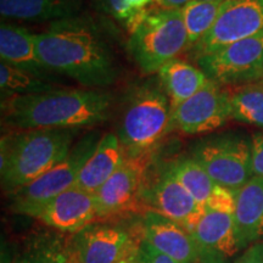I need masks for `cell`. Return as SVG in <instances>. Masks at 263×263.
<instances>
[{"instance_id":"cell-1","label":"cell","mask_w":263,"mask_h":263,"mask_svg":"<svg viewBox=\"0 0 263 263\" xmlns=\"http://www.w3.org/2000/svg\"><path fill=\"white\" fill-rule=\"evenodd\" d=\"M41 61L54 73L64 74L88 89H103L118 78V66L104 33L90 17L52 22L35 34Z\"/></svg>"},{"instance_id":"cell-2","label":"cell","mask_w":263,"mask_h":263,"mask_svg":"<svg viewBox=\"0 0 263 263\" xmlns=\"http://www.w3.org/2000/svg\"><path fill=\"white\" fill-rule=\"evenodd\" d=\"M111 103V95L101 89L57 88L45 93L6 98L2 105L3 122L22 130H76L105 122Z\"/></svg>"},{"instance_id":"cell-3","label":"cell","mask_w":263,"mask_h":263,"mask_svg":"<svg viewBox=\"0 0 263 263\" xmlns=\"http://www.w3.org/2000/svg\"><path fill=\"white\" fill-rule=\"evenodd\" d=\"M74 130L31 129L2 138V183L10 194L28 185L67 157Z\"/></svg>"},{"instance_id":"cell-4","label":"cell","mask_w":263,"mask_h":263,"mask_svg":"<svg viewBox=\"0 0 263 263\" xmlns=\"http://www.w3.org/2000/svg\"><path fill=\"white\" fill-rule=\"evenodd\" d=\"M172 105L159 78L130 95L121 117L118 137L127 156L150 155L172 127Z\"/></svg>"},{"instance_id":"cell-5","label":"cell","mask_w":263,"mask_h":263,"mask_svg":"<svg viewBox=\"0 0 263 263\" xmlns=\"http://www.w3.org/2000/svg\"><path fill=\"white\" fill-rule=\"evenodd\" d=\"M189 48L182 11L154 6L129 32L127 50L146 73L159 72L164 65Z\"/></svg>"},{"instance_id":"cell-6","label":"cell","mask_w":263,"mask_h":263,"mask_svg":"<svg viewBox=\"0 0 263 263\" xmlns=\"http://www.w3.org/2000/svg\"><path fill=\"white\" fill-rule=\"evenodd\" d=\"M100 139L98 130L81 138L65 160L38 179L11 194L12 210L21 215L35 217L45 203L74 186L82 168L93 155Z\"/></svg>"},{"instance_id":"cell-7","label":"cell","mask_w":263,"mask_h":263,"mask_svg":"<svg viewBox=\"0 0 263 263\" xmlns=\"http://www.w3.org/2000/svg\"><path fill=\"white\" fill-rule=\"evenodd\" d=\"M193 159L216 184L234 192L254 177L251 141L242 137L223 136L201 141L194 150Z\"/></svg>"},{"instance_id":"cell-8","label":"cell","mask_w":263,"mask_h":263,"mask_svg":"<svg viewBox=\"0 0 263 263\" xmlns=\"http://www.w3.org/2000/svg\"><path fill=\"white\" fill-rule=\"evenodd\" d=\"M197 65L221 85L257 82L263 78V32L199 58Z\"/></svg>"},{"instance_id":"cell-9","label":"cell","mask_w":263,"mask_h":263,"mask_svg":"<svg viewBox=\"0 0 263 263\" xmlns=\"http://www.w3.org/2000/svg\"><path fill=\"white\" fill-rule=\"evenodd\" d=\"M263 32V0H227L215 25L194 47L196 59Z\"/></svg>"},{"instance_id":"cell-10","label":"cell","mask_w":263,"mask_h":263,"mask_svg":"<svg viewBox=\"0 0 263 263\" xmlns=\"http://www.w3.org/2000/svg\"><path fill=\"white\" fill-rule=\"evenodd\" d=\"M229 118V90L209 78L202 89L173 108L172 127L185 134H200L216 130Z\"/></svg>"},{"instance_id":"cell-11","label":"cell","mask_w":263,"mask_h":263,"mask_svg":"<svg viewBox=\"0 0 263 263\" xmlns=\"http://www.w3.org/2000/svg\"><path fill=\"white\" fill-rule=\"evenodd\" d=\"M149 155L128 156L122 166L95 192L94 199L99 218L130 211L141 192Z\"/></svg>"},{"instance_id":"cell-12","label":"cell","mask_w":263,"mask_h":263,"mask_svg":"<svg viewBox=\"0 0 263 263\" xmlns=\"http://www.w3.org/2000/svg\"><path fill=\"white\" fill-rule=\"evenodd\" d=\"M139 244L129 230L108 224H90L72 239L77 263H120Z\"/></svg>"},{"instance_id":"cell-13","label":"cell","mask_w":263,"mask_h":263,"mask_svg":"<svg viewBox=\"0 0 263 263\" xmlns=\"http://www.w3.org/2000/svg\"><path fill=\"white\" fill-rule=\"evenodd\" d=\"M141 232L144 240L178 263H199L209 251L189 230L157 212H145Z\"/></svg>"},{"instance_id":"cell-14","label":"cell","mask_w":263,"mask_h":263,"mask_svg":"<svg viewBox=\"0 0 263 263\" xmlns=\"http://www.w3.org/2000/svg\"><path fill=\"white\" fill-rule=\"evenodd\" d=\"M146 199L150 205L149 211L179 223L190 233L206 212V207L200 205L186 192L171 172L170 167L163 171L153 188L146 193Z\"/></svg>"},{"instance_id":"cell-15","label":"cell","mask_w":263,"mask_h":263,"mask_svg":"<svg viewBox=\"0 0 263 263\" xmlns=\"http://www.w3.org/2000/svg\"><path fill=\"white\" fill-rule=\"evenodd\" d=\"M97 217L94 195L77 186L55 196L35 215L49 228L72 234L87 228Z\"/></svg>"},{"instance_id":"cell-16","label":"cell","mask_w":263,"mask_h":263,"mask_svg":"<svg viewBox=\"0 0 263 263\" xmlns=\"http://www.w3.org/2000/svg\"><path fill=\"white\" fill-rule=\"evenodd\" d=\"M0 58L5 64L29 72L44 81H54L51 70L39 59L35 48V34L16 25L0 26ZM52 83V82H51Z\"/></svg>"},{"instance_id":"cell-17","label":"cell","mask_w":263,"mask_h":263,"mask_svg":"<svg viewBox=\"0 0 263 263\" xmlns=\"http://www.w3.org/2000/svg\"><path fill=\"white\" fill-rule=\"evenodd\" d=\"M127 157L118 134H105L82 168L74 186L94 194L122 166Z\"/></svg>"},{"instance_id":"cell-18","label":"cell","mask_w":263,"mask_h":263,"mask_svg":"<svg viewBox=\"0 0 263 263\" xmlns=\"http://www.w3.org/2000/svg\"><path fill=\"white\" fill-rule=\"evenodd\" d=\"M84 0H0L3 18L26 22H58L76 17Z\"/></svg>"},{"instance_id":"cell-19","label":"cell","mask_w":263,"mask_h":263,"mask_svg":"<svg viewBox=\"0 0 263 263\" xmlns=\"http://www.w3.org/2000/svg\"><path fill=\"white\" fill-rule=\"evenodd\" d=\"M234 218L241 248L263 238V177L254 176L236 192Z\"/></svg>"},{"instance_id":"cell-20","label":"cell","mask_w":263,"mask_h":263,"mask_svg":"<svg viewBox=\"0 0 263 263\" xmlns=\"http://www.w3.org/2000/svg\"><path fill=\"white\" fill-rule=\"evenodd\" d=\"M199 244L219 256L232 257L241 249L234 215L206 210L192 232Z\"/></svg>"},{"instance_id":"cell-21","label":"cell","mask_w":263,"mask_h":263,"mask_svg":"<svg viewBox=\"0 0 263 263\" xmlns=\"http://www.w3.org/2000/svg\"><path fill=\"white\" fill-rule=\"evenodd\" d=\"M157 73L164 91L168 95L172 110L202 89L209 81L201 68L180 59L170 61Z\"/></svg>"},{"instance_id":"cell-22","label":"cell","mask_w":263,"mask_h":263,"mask_svg":"<svg viewBox=\"0 0 263 263\" xmlns=\"http://www.w3.org/2000/svg\"><path fill=\"white\" fill-rule=\"evenodd\" d=\"M14 263H77L73 246L61 234L41 233L29 238Z\"/></svg>"},{"instance_id":"cell-23","label":"cell","mask_w":263,"mask_h":263,"mask_svg":"<svg viewBox=\"0 0 263 263\" xmlns=\"http://www.w3.org/2000/svg\"><path fill=\"white\" fill-rule=\"evenodd\" d=\"M230 117L263 128V81L239 85L229 91Z\"/></svg>"},{"instance_id":"cell-24","label":"cell","mask_w":263,"mask_h":263,"mask_svg":"<svg viewBox=\"0 0 263 263\" xmlns=\"http://www.w3.org/2000/svg\"><path fill=\"white\" fill-rule=\"evenodd\" d=\"M223 3L193 0L180 10L188 34L189 48H194L205 38L215 25Z\"/></svg>"},{"instance_id":"cell-25","label":"cell","mask_w":263,"mask_h":263,"mask_svg":"<svg viewBox=\"0 0 263 263\" xmlns=\"http://www.w3.org/2000/svg\"><path fill=\"white\" fill-rule=\"evenodd\" d=\"M171 172L200 205L206 206L216 183L193 157L180 159L170 166Z\"/></svg>"},{"instance_id":"cell-26","label":"cell","mask_w":263,"mask_h":263,"mask_svg":"<svg viewBox=\"0 0 263 263\" xmlns=\"http://www.w3.org/2000/svg\"><path fill=\"white\" fill-rule=\"evenodd\" d=\"M57 85L14 66L0 62V89L3 98L22 97L57 89Z\"/></svg>"},{"instance_id":"cell-27","label":"cell","mask_w":263,"mask_h":263,"mask_svg":"<svg viewBox=\"0 0 263 263\" xmlns=\"http://www.w3.org/2000/svg\"><path fill=\"white\" fill-rule=\"evenodd\" d=\"M100 14L115 20L130 32L156 5L155 0H91Z\"/></svg>"},{"instance_id":"cell-28","label":"cell","mask_w":263,"mask_h":263,"mask_svg":"<svg viewBox=\"0 0 263 263\" xmlns=\"http://www.w3.org/2000/svg\"><path fill=\"white\" fill-rule=\"evenodd\" d=\"M205 207L206 210H211V211L234 215L236 207V192L216 184Z\"/></svg>"},{"instance_id":"cell-29","label":"cell","mask_w":263,"mask_h":263,"mask_svg":"<svg viewBox=\"0 0 263 263\" xmlns=\"http://www.w3.org/2000/svg\"><path fill=\"white\" fill-rule=\"evenodd\" d=\"M137 263H178L167 255L160 252L146 240H141L137 251Z\"/></svg>"},{"instance_id":"cell-30","label":"cell","mask_w":263,"mask_h":263,"mask_svg":"<svg viewBox=\"0 0 263 263\" xmlns=\"http://www.w3.org/2000/svg\"><path fill=\"white\" fill-rule=\"evenodd\" d=\"M252 173L256 177H263V134H256L251 140Z\"/></svg>"},{"instance_id":"cell-31","label":"cell","mask_w":263,"mask_h":263,"mask_svg":"<svg viewBox=\"0 0 263 263\" xmlns=\"http://www.w3.org/2000/svg\"><path fill=\"white\" fill-rule=\"evenodd\" d=\"M236 263H263V242L252 244L240 256Z\"/></svg>"},{"instance_id":"cell-32","label":"cell","mask_w":263,"mask_h":263,"mask_svg":"<svg viewBox=\"0 0 263 263\" xmlns=\"http://www.w3.org/2000/svg\"><path fill=\"white\" fill-rule=\"evenodd\" d=\"M156 5L163 9L182 10L184 6L188 5L193 0H155Z\"/></svg>"},{"instance_id":"cell-33","label":"cell","mask_w":263,"mask_h":263,"mask_svg":"<svg viewBox=\"0 0 263 263\" xmlns=\"http://www.w3.org/2000/svg\"><path fill=\"white\" fill-rule=\"evenodd\" d=\"M138 246L137 245L136 248L132 249L126 255V257H124L122 261H121L120 263H137V251H138Z\"/></svg>"},{"instance_id":"cell-34","label":"cell","mask_w":263,"mask_h":263,"mask_svg":"<svg viewBox=\"0 0 263 263\" xmlns=\"http://www.w3.org/2000/svg\"><path fill=\"white\" fill-rule=\"evenodd\" d=\"M205 2H217V3H224L227 0H205Z\"/></svg>"}]
</instances>
